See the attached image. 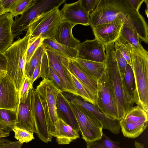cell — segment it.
Wrapping results in <instances>:
<instances>
[{"label":"cell","instance_id":"cell-1","mask_svg":"<svg viewBox=\"0 0 148 148\" xmlns=\"http://www.w3.org/2000/svg\"><path fill=\"white\" fill-rule=\"evenodd\" d=\"M114 42L105 46L106 69L114 94L117 110L119 121L134 103L133 98L125 85L123 77L119 70L115 56Z\"/></svg>","mask_w":148,"mask_h":148},{"label":"cell","instance_id":"cell-8","mask_svg":"<svg viewBox=\"0 0 148 148\" xmlns=\"http://www.w3.org/2000/svg\"><path fill=\"white\" fill-rule=\"evenodd\" d=\"M66 0H36L35 4L23 12L19 17L16 18L12 30L14 37L28 29L30 21L40 15L59 7Z\"/></svg>","mask_w":148,"mask_h":148},{"label":"cell","instance_id":"cell-14","mask_svg":"<svg viewBox=\"0 0 148 148\" xmlns=\"http://www.w3.org/2000/svg\"><path fill=\"white\" fill-rule=\"evenodd\" d=\"M32 105L36 133L43 142H51L52 137L49 133L40 98L34 89L33 85L32 88Z\"/></svg>","mask_w":148,"mask_h":148},{"label":"cell","instance_id":"cell-48","mask_svg":"<svg viewBox=\"0 0 148 148\" xmlns=\"http://www.w3.org/2000/svg\"><path fill=\"white\" fill-rule=\"evenodd\" d=\"M135 148H145L144 145L136 141L135 142Z\"/></svg>","mask_w":148,"mask_h":148},{"label":"cell","instance_id":"cell-43","mask_svg":"<svg viewBox=\"0 0 148 148\" xmlns=\"http://www.w3.org/2000/svg\"><path fill=\"white\" fill-rule=\"evenodd\" d=\"M41 62L40 61L34 69L32 75L29 79L32 84L38 78L40 77L41 73Z\"/></svg>","mask_w":148,"mask_h":148},{"label":"cell","instance_id":"cell-29","mask_svg":"<svg viewBox=\"0 0 148 148\" xmlns=\"http://www.w3.org/2000/svg\"><path fill=\"white\" fill-rule=\"evenodd\" d=\"M42 44L44 47H49L69 58H76L77 53L76 49L60 44L53 39H45L42 41Z\"/></svg>","mask_w":148,"mask_h":148},{"label":"cell","instance_id":"cell-20","mask_svg":"<svg viewBox=\"0 0 148 148\" xmlns=\"http://www.w3.org/2000/svg\"><path fill=\"white\" fill-rule=\"evenodd\" d=\"M75 26L62 19L57 28L54 40L60 44L77 49L81 42L72 34V30Z\"/></svg>","mask_w":148,"mask_h":148},{"label":"cell","instance_id":"cell-7","mask_svg":"<svg viewBox=\"0 0 148 148\" xmlns=\"http://www.w3.org/2000/svg\"><path fill=\"white\" fill-rule=\"evenodd\" d=\"M119 121L123 136L134 138L140 135L147 128L148 113L138 105L132 106L125 112Z\"/></svg>","mask_w":148,"mask_h":148},{"label":"cell","instance_id":"cell-46","mask_svg":"<svg viewBox=\"0 0 148 148\" xmlns=\"http://www.w3.org/2000/svg\"><path fill=\"white\" fill-rule=\"evenodd\" d=\"M11 45L6 41L0 39V52L4 53Z\"/></svg>","mask_w":148,"mask_h":148},{"label":"cell","instance_id":"cell-38","mask_svg":"<svg viewBox=\"0 0 148 148\" xmlns=\"http://www.w3.org/2000/svg\"><path fill=\"white\" fill-rule=\"evenodd\" d=\"M33 85L30 79L26 77L22 86L18 93L19 101H24L27 99L30 89Z\"/></svg>","mask_w":148,"mask_h":148},{"label":"cell","instance_id":"cell-51","mask_svg":"<svg viewBox=\"0 0 148 148\" xmlns=\"http://www.w3.org/2000/svg\"><path fill=\"white\" fill-rule=\"evenodd\" d=\"M4 139H3L2 137H0V145L3 144L5 141Z\"/></svg>","mask_w":148,"mask_h":148},{"label":"cell","instance_id":"cell-47","mask_svg":"<svg viewBox=\"0 0 148 148\" xmlns=\"http://www.w3.org/2000/svg\"><path fill=\"white\" fill-rule=\"evenodd\" d=\"M10 133L5 132L0 126V137H4L8 136L10 135Z\"/></svg>","mask_w":148,"mask_h":148},{"label":"cell","instance_id":"cell-32","mask_svg":"<svg viewBox=\"0 0 148 148\" xmlns=\"http://www.w3.org/2000/svg\"><path fill=\"white\" fill-rule=\"evenodd\" d=\"M86 147L87 148H125L120 147L119 142L112 140L103 134L99 139L87 143Z\"/></svg>","mask_w":148,"mask_h":148},{"label":"cell","instance_id":"cell-34","mask_svg":"<svg viewBox=\"0 0 148 148\" xmlns=\"http://www.w3.org/2000/svg\"><path fill=\"white\" fill-rule=\"evenodd\" d=\"M36 0H18L9 12L13 17L22 14L29 8L33 5Z\"/></svg>","mask_w":148,"mask_h":148},{"label":"cell","instance_id":"cell-45","mask_svg":"<svg viewBox=\"0 0 148 148\" xmlns=\"http://www.w3.org/2000/svg\"><path fill=\"white\" fill-rule=\"evenodd\" d=\"M7 60L4 53L0 52V69L6 71Z\"/></svg>","mask_w":148,"mask_h":148},{"label":"cell","instance_id":"cell-21","mask_svg":"<svg viewBox=\"0 0 148 148\" xmlns=\"http://www.w3.org/2000/svg\"><path fill=\"white\" fill-rule=\"evenodd\" d=\"M56 107L58 118L79 132V127L74 113L70 106L69 101L64 96L62 92L58 96Z\"/></svg>","mask_w":148,"mask_h":148},{"label":"cell","instance_id":"cell-3","mask_svg":"<svg viewBox=\"0 0 148 148\" xmlns=\"http://www.w3.org/2000/svg\"><path fill=\"white\" fill-rule=\"evenodd\" d=\"M130 56L135 82L134 102L148 113V52L132 46Z\"/></svg>","mask_w":148,"mask_h":148},{"label":"cell","instance_id":"cell-25","mask_svg":"<svg viewBox=\"0 0 148 148\" xmlns=\"http://www.w3.org/2000/svg\"><path fill=\"white\" fill-rule=\"evenodd\" d=\"M69 61V60L66 62L64 65L65 70L76 90L78 96L86 101L93 105H97V97L93 94L69 70L68 66Z\"/></svg>","mask_w":148,"mask_h":148},{"label":"cell","instance_id":"cell-23","mask_svg":"<svg viewBox=\"0 0 148 148\" xmlns=\"http://www.w3.org/2000/svg\"><path fill=\"white\" fill-rule=\"evenodd\" d=\"M69 59L68 69L69 71L97 97V81L87 74L73 61Z\"/></svg>","mask_w":148,"mask_h":148},{"label":"cell","instance_id":"cell-24","mask_svg":"<svg viewBox=\"0 0 148 148\" xmlns=\"http://www.w3.org/2000/svg\"><path fill=\"white\" fill-rule=\"evenodd\" d=\"M69 58L75 62L81 69L97 81L101 77L106 69L105 62H96L76 58Z\"/></svg>","mask_w":148,"mask_h":148},{"label":"cell","instance_id":"cell-9","mask_svg":"<svg viewBox=\"0 0 148 148\" xmlns=\"http://www.w3.org/2000/svg\"><path fill=\"white\" fill-rule=\"evenodd\" d=\"M97 81V106L105 114L119 121L116 103L106 67L102 76Z\"/></svg>","mask_w":148,"mask_h":148},{"label":"cell","instance_id":"cell-28","mask_svg":"<svg viewBox=\"0 0 148 148\" xmlns=\"http://www.w3.org/2000/svg\"><path fill=\"white\" fill-rule=\"evenodd\" d=\"M17 112L14 110L0 108V126L10 133L15 126Z\"/></svg>","mask_w":148,"mask_h":148},{"label":"cell","instance_id":"cell-19","mask_svg":"<svg viewBox=\"0 0 148 148\" xmlns=\"http://www.w3.org/2000/svg\"><path fill=\"white\" fill-rule=\"evenodd\" d=\"M63 19L75 25H90V13L82 6L80 0L71 3H65L60 10Z\"/></svg>","mask_w":148,"mask_h":148},{"label":"cell","instance_id":"cell-42","mask_svg":"<svg viewBox=\"0 0 148 148\" xmlns=\"http://www.w3.org/2000/svg\"><path fill=\"white\" fill-rule=\"evenodd\" d=\"M18 0H0L1 3L6 12H9Z\"/></svg>","mask_w":148,"mask_h":148},{"label":"cell","instance_id":"cell-27","mask_svg":"<svg viewBox=\"0 0 148 148\" xmlns=\"http://www.w3.org/2000/svg\"><path fill=\"white\" fill-rule=\"evenodd\" d=\"M11 14L6 12L0 16V39L11 45L14 38L12 28L14 21Z\"/></svg>","mask_w":148,"mask_h":148},{"label":"cell","instance_id":"cell-2","mask_svg":"<svg viewBox=\"0 0 148 148\" xmlns=\"http://www.w3.org/2000/svg\"><path fill=\"white\" fill-rule=\"evenodd\" d=\"M31 36L28 29L25 35L19 38L4 53L7 60L6 76L19 92L25 79V71L26 53Z\"/></svg>","mask_w":148,"mask_h":148},{"label":"cell","instance_id":"cell-12","mask_svg":"<svg viewBox=\"0 0 148 148\" xmlns=\"http://www.w3.org/2000/svg\"><path fill=\"white\" fill-rule=\"evenodd\" d=\"M62 93L70 102L82 108L94 116L102 124L103 129H108L115 134L120 133V127L116 120L101 112L97 105L86 101L79 96L66 92H63Z\"/></svg>","mask_w":148,"mask_h":148},{"label":"cell","instance_id":"cell-15","mask_svg":"<svg viewBox=\"0 0 148 148\" xmlns=\"http://www.w3.org/2000/svg\"><path fill=\"white\" fill-rule=\"evenodd\" d=\"M119 16L112 22L101 24L92 28L95 37L105 46L115 41L119 36L124 20Z\"/></svg>","mask_w":148,"mask_h":148},{"label":"cell","instance_id":"cell-49","mask_svg":"<svg viewBox=\"0 0 148 148\" xmlns=\"http://www.w3.org/2000/svg\"><path fill=\"white\" fill-rule=\"evenodd\" d=\"M5 13L0 2V16Z\"/></svg>","mask_w":148,"mask_h":148},{"label":"cell","instance_id":"cell-36","mask_svg":"<svg viewBox=\"0 0 148 148\" xmlns=\"http://www.w3.org/2000/svg\"><path fill=\"white\" fill-rule=\"evenodd\" d=\"M12 131L14 133L15 138L22 144L28 143L34 139L33 133L26 130L15 126Z\"/></svg>","mask_w":148,"mask_h":148},{"label":"cell","instance_id":"cell-33","mask_svg":"<svg viewBox=\"0 0 148 148\" xmlns=\"http://www.w3.org/2000/svg\"><path fill=\"white\" fill-rule=\"evenodd\" d=\"M115 49H118L127 61L128 64L132 66L130 56L132 46L121 35L115 41L114 44Z\"/></svg>","mask_w":148,"mask_h":148},{"label":"cell","instance_id":"cell-10","mask_svg":"<svg viewBox=\"0 0 148 148\" xmlns=\"http://www.w3.org/2000/svg\"><path fill=\"white\" fill-rule=\"evenodd\" d=\"M124 23L132 29L139 39L148 43V26L144 17L133 9L126 0H117Z\"/></svg>","mask_w":148,"mask_h":148},{"label":"cell","instance_id":"cell-31","mask_svg":"<svg viewBox=\"0 0 148 148\" xmlns=\"http://www.w3.org/2000/svg\"><path fill=\"white\" fill-rule=\"evenodd\" d=\"M120 35L132 47L141 51L146 50L140 43V39L135 32L124 23L121 29Z\"/></svg>","mask_w":148,"mask_h":148},{"label":"cell","instance_id":"cell-4","mask_svg":"<svg viewBox=\"0 0 148 148\" xmlns=\"http://www.w3.org/2000/svg\"><path fill=\"white\" fill-rule=\"evenodd\" d=\"M38 94L50 134L54 137L55 124L58 117L56 107L58 95L62 91L48 78L42 79L35 90Z\"/></svg>","mask_w":148,"mask_h":148},{"label":"cell","instance_id":"cell-13","mask_svg":"<svg viewBox=\"0 0 148 148\" xmlns=\"http://www.w3.org/2000/svg\"><path fill=\"white\" fill-rule=\"evenodd\" d=\"M44 47L49 64L60 79L66 92L78 96L65 70L64 65L69 58L49 47Z\"/></svg>","mask_w":148,"mask_h":148},{"label":"cell","instance_id":"cell-26","mask_svg":"<svg viewBox=\"0 0 148 148\" xmlns=\"http://www.w3.org/2000/svg\"><path fill=\"white\" fill-rule=\"evenodd\" d=\"M40 77L42 79L48 78L62 92H66V90L59 77L49 64L46 54L42 57L41 62Z\"/></svg>","mask_w":148,"mask_h":148},{"label":"cell","instance_id":"cell-22","mask_svg":"<svg viewBox=\"0 0 148 148\" xmlns=\"http://www.w3.org/2000/svg\"><path fill=\"white\" fill-rule=\"evenodd\" d=\"M55 137L59 145L68 144L79 137L78 132L61 119L55 124Z\"/></svg>","mask_w":148,"mask_h":148},{"label":"cell","instance_id":"cell-30","mask_svg":"<svg viewBox=\"0 0 148 148\" xmlns=\"http://www.w3.org/2000/svg\"><path fill=\"white\" fill-rule=\"evenodd\" d=\"M45 52V48L42 44L38 48L29 62L26 63L25 73L26 77L30 79L34 71L42 60Z\"/></svg>","mask_w":148,"mask_h":148},{"label":"cell","instance_id":"cell-5","mask_svg":"<svg viewBox=\"0 0 148 148\" xmlns=\"http://www.w3.org/2000/svg\"><path fill=\"white\" fill-rule=\"evenodd\" d=\"M62 19L59 8L42 13L32 20L28 26L30 39L39 37L54 39L57 28Z\"/></svg>","mask_w":148,"mask_h":148},{"label":"cell","instance_id":"cell-41","mask_svg":"<svg viewBox=\"0 0 148 148\" xmlns=\"http://www.w3.org/2000/svg\"><path fill=\"white\" fill-rule=\"evenodd\" d=\"M23 144L19 141H11L5 140L4 143L0 145V148H21Z\"/></svg>","mask_w":148,"mask_h":148},{"label":"cell","instance_id":"cell-18","mask_svg":"<svg viewBox=\"0 0 148 148\" xmlns=\"http://www.w3.org/2000/svg\"><path fill=\"white\" fill-rule=\"evenodd\" d=\"M32 86L29 89L26 100L24 101H19L15 126L36 133L32 109Z\"/></svg>","mask_w":148,"mask_h":148},{"label":"cell","instance_id":"cell-17","mask_svg":"<svg viewBox=\"0 0 148 148\" xmlns=\"http://www.w3.org/2000/svg\"><path fill=\"white\" fill-rule=\"evenodd\" d=\"M18 94L13 84L6 75L0 77V108L17 111Z\"/></svg>","mask_w":148,"mask_h":148},{"label":"cell","instance_id":"cell-50","mask_svg":"<svg viewBox=\"0 0 148 148\" xmlns=\"http://www.w3.org/2000/svg\"><path fill=\"white\" fill-rule=\"evenodd\" d=\"M6 71L0 69V77L6 75Z\"/></svg>","mask_w":148,"mask_h":148},{"label":"cell","instance_id":"cell-37","mask_svg":"<svg viewBox=\"0 0 148 148\" xmlns=\"http://www.w3.org/2000/svg\"><path fill=\"white\" fill-rule=\"evenodd\" d=\"M44 39L40 37L29 39L26 53V63L29 62L38 48L42 44Z\"/></svg>","mask_w":148,"mask_h":148},{"label":"cell","instance_id":"cell-44","mask_svg":"<svg viewBox=\"0 0 148 148\" xmlns=\"http://www.w3.org/2000/svg\"><path fill=\"white\" fill-rule=\"evenodd\" d=\"M130 5L134 9L139 11L142 3L145 0H126Z\"/></svg>","mask_w":148,"mask_h":148},{"label":"cell","instance_id":"cell-11","mask_svg":"<svg viewBox=\"0 0 148 148\" xmlns=\"http://www.w3.org/2000/svg\"><path fill=\"white\" fill-rule=\"evenodd\" d=\"M120 14L117 0H99L95 9L90 14L89 25L92 28L110 23Z\"/></svg>","mask_w":148,"mask_h":148},{"label":"cell","instance_id":"cell-16","mask_svg":"<svg viewBox=\"0 0 148 148\" xmlns=\"http://www.w3.org/2000/svg\"><path fill=\"white\" fill-rule=\"evenodd\" d=\"M77 50L76 58L100 62L106 61L105 46L96 38L81 43Z\"/></svg>","mask_w":148,"mask_h":148},{"label":"cell","instance_id":"cell-40","mask_svg":"<svg viewBox=\"0 0 148 148\" xmlns=\"http://www.w3.org/2000/svg\"><path fill=\"white\" fill-rule=\"evenodd\" d=\"M99 1V0H80L82 6L89 13L94 10Z\"/></svg>","mask_w":148,"mask_h":148},{"label":"cell","instance_id":"cell-39","mask_svg":"<svg viewBox=\"0 0 148 148\" xmlns=\"http://www.w3.org/2000/svg\"><path fill=\"white\" fill-rule=\"evenodd\" d=\"M115 50V56L117 63L122 75H123L128 63L118 49Z\"/></svg>","mask_w":148,"mask_h":148},{"label":"cell","instance_id":"cell-35","mask_svg":"<svg viewBox=\"0 0 148 148\" xmlns=\"http://www.w3.org/2000/svg\"><path fill=\"white\" fill-rule=\"evenodd\" d=\"M123 78L127 90L133 98V94L135 89V79L132 67L128 64L126 66Z\"/></svg>","mask_w":148,"mask_h":148},{"label":"cell","instance_id":"cell-6","mask_svg":"<svg viewBox=\"0 0 148 148\" xmlns=\"http://www.w3.org/2000/svg\"><path fill=\"white\" fill-rule=\"evenodd\" d=\"M69 102L82 138L87 144L100 138L103 134L101 123L88 111Z\"/></svg>","mask_w":148,"mask_h":148}]
</instances>
